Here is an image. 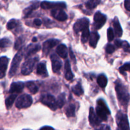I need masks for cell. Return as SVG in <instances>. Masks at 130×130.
<instances>
[{
	"label": "cell",
	"mask_w": 130,
	"mask_h": 130,
	"mask_svg": "<svg viewBox=\"0 0 130 130\" xmlns=\"http://www.w3.org/2000/svg\"><path fill=\"white\" fill-rule=\"evenodd\" d=\"M115 90L116 91L117 96L121 105L124 107H127L129 103L130 96L126 88L119 81H116Z\"/></svg>",
	"instance_id": "1"
},
{
	"label": "cell",
	"mask_w": 130,
	"mask_h": 130,
	"mask_svg": "<svg viewBox=\"0 0 130 130\" xmlns=\"http://www.w3.org/2000/svg\"><path fill=\"white\" fill-rule=\"evenodd\" d=\"M96 113L100 120L105 121L107 120V116L110 114V111L104 99H100L97 100Z\"/></svg>",
	"instance_id": "2"
},
{
	"label": "cell",
	"mask_w": 130,
	"mask_h": 130,
	"mask_svg": "<svg viewBox=\"0 0 130 130\" xmlns=\"http://www.w3.org/2000/svg\"><path fill=\"white\" fill-rule=\"evenodd\" d=\"M24 47H22L19 52H17L16 55L14 57L13 59L12 62L11 64V67H10V72H9V77H11L16 74L17 71L19 66L20 65V62L22 59L23 55L24 53Z\"/></svg>",
	"instance_id": "3"
},
{
	"label": "cell",
	"mask_w": 130,
	"mask_h": 130,
	"mask_svg": "<svg viewBox=\"0 0 130 130\" xmlns=\"http://www.w3.org/2000/svg\"><path fill=\"white\" fill-rule=\"evenodd\" d=\"M116 123L119 130H130L129 122L126 114L119 111L116 116Z\"/></svg>",
	"instance_id": "4"
},
{
	"label": "cell",
	"mask_w": 130,
	"mask_h": 130,
	"mask_svg": "<svg viewBox=\"0 0 130 130\" xmlns=\"http://www.w3.org/2000/svg\"><path fill=\"white\" fill-rule=\"evenodd\" d=\"M32 104V99L27 94H24L19 96L15 103V106L18 109L28 108Z\"/></svg>",
	"instance_id": "5"
},
{
	"label": "cell",
	"mask_w": 130,
	"mask_h": 130,
	"mask_svg": "<svg viewBox=\"0 0 130 130\" xmlns=\"http://www.w3.org/2000/svg\"><path fill=\"white\" fill-rule=\"evenodd\" d=\"M38 61V57H34L28 59L23 63L21 68V73L24 76L29 75L32 72L36 63Z\"/></svg>",
	"instance_id": "6"
},
{
	"label": "cell",
	"mask_w": 130,
	"mask_h": 130,
	"mask_svg": "<svg viewBox=\"0 0 130 130\" xmlns=\"http://www.w3.org/2000/svg\"><path fill=\"white\" fill-rule=\"evenodd\" d=\"M40 100L42 104L46 105L52 110H56L57 107H58L57 100H55V99L53 95H50V94L43 95L41 97Z\"/></svg>",
	"instance_id": "7"
},
{
	"label": "cell",
	"mask_w": 130,
	"mask_h": 130,
	"mask_svg": "<svg viewBox=\"0 0 130 130\" xmlns=\"http://www.w3.org/2000/svg\"><path fill=\"white\" fill-rule=\"evenodd\" d=\"M107 21V17L100 11H97L93 17L94 29L98 30L102 27Z\"/></svg>",
	"instance_id": "8"
},
{
	"label": "cell",
	"mask_w": 130,
	"mask_h": 130,
	"mask_svg": "<svg viewBox=\"0 0 130 130\" xmlns=\"http://www.w3.org/2000/svg\"><path fill=\"white\" fill-rule=\"evenodd\" d=\"M41 7L44 10L48 9H63L66 8V4L63 2H50L43 1L41 3Z\"/></svg>",
	"instance_id": "9"
},
{
	"label": "cell",
	"mask_w": 130,
	"mask_h": 130,
	"mask_svg": "<svg viewBox=\"0 0 130 130\" xmlns=\"http://www.w3.org/2000/svg\"><path fill=\"white\" fill-rule=\"evenodd\" d=\"M89 23H90L89 19H86V18H82L81 19H79L74 25V30L76 33H78L80 31H83L84 29L88 27Z\"/></svg>",
	"instance_id": "10"
},
{
	"label": "cell",
	"mask_w": 130,
	"mask_h": 130,
	"mask_svg": "<svg viewBox=\"0 0 130 130\" xmlns=\"http://www.w3.org/2000/svg\"><path fill=\"white\" fill-rule=\"evenodd\" d=\"M58 43H59V40H58V39H50L46 41L45 42L43 43V53L47 55L50 50L55 46L56 45H57Z\"/></svg>",
	"instance_id": "11"
},
{
	"label": "cell",
	"mask_w": 130,
	"mask_h": 130,
	"mask_svg": "<svg viewBox=\"0 0 130 130\" xmlns=\"http://www.w3.org/2000/svg\"><path fill=\"white\" fill-rule=\"evenodd\" d=\"M89 122L90 125L93 127L97 126L101 123V120L98 117L96 113H95L94 109L93 107L90 108V113H89Z\"/></svg>",
	"instance_id": "12"
},
{
	"label": "cell",
	"mask_w": 130,
	"mask_h": 130,
	"mask_svg": "<svg viewBox=\"0 0 130 130\" xmlns=\"http://www.w3.org/2000/svg\"><path fill=\"white\" fill-rule=\"evenodd\" d=\"M52 17L58 21H65L68 19L67 15L62 9H55L51 11Z\"/></svg>",
	"instance_id": "13"
},
{
	"label": "cell",
	"mask_w": 130,
	"mask_h": 130,
	"mask_svg": "<svg viewBox=\"0 0 130 130\" xmlns=\"http://www.w3.org/2000/svg\"><path fill=\"white\" fill-rule=\"evenodd\" d=\"M51 60H52V70L53 72H58L60 70L62 67V61L60 60L58 56L55 54H52L50 57Z\"/></svg>",
	"instance_id": "14"
},
{
	"label": "cell",
	"mask_w": 130,
	"mask_h": 130,
	"mask_svg": "<svg viewBox=\"0 0 130 130\" xmlns=\"http://www.w3.org/2000/svg\"><path fill=\"white\" fill-rule=\"evenodd\" d=\"M9 58L6 57H0V79L3 78L6 74V71L8 68Z\"/></svg>",
	"instance_id": "15"
},
{
	"label": "cell",
	"mask_w": 130,
	"mask_h": 130,
	"mask_svg": "<svg viewBox=\"0 0 130 130\" xmlns=\"http://www.w3.org/2000/svg\"><path fill=\"white\" fill-rule=\"evenodd\" d=\"M41 49V46L39 44H29L25 49L24 52V57L25 59L29 58L30 56L32 55L34 53L38 52Z\"/></svg>",
	"instance_id": "16"
},
{
	"label": "cell",
	"mask_w": 130,
	"mask_h": 130,
	"mask_svg": "<svg viewBox=\"0 0 130 130\" xmlns=\"http://www.w3.org/2000/svg\"><path fill=\"white\" fill-rule=\"evenodd\" d=\"M24 86H25V84L21 81L14 82L11 85L9 92L11 94H16L17 95V93H19L22 91L24 88Z\"/></svg>",
	"instance_id": "17"
},
{
	"label": "cell",
	"mask_w": 130,
	"mask_h": 130,
	"mask_svg": "<svg viewBox=\"0 0 130 130\" xmlns=\"http://www.w3.org/2000/svg\"><path fill=\"white\" fill-rule=\"evenodd\" d=\"M56 52H57L58 56H60V57L63 58H66L67 57V55H68L67 48L64 44H59L57 46V49H56Z\"/></svg>",
	"instance_id": "18"
},
{
	"label": "cell",
	"mask_w": 130,
	"mask_h": 130,
	"mask_svg": "<svg viewBox=\"0 0 130 130\" xmlns=\"http://www.w3.org/2000/svg\"><path fill=\"white\" fill-rule=\"evenodd\" d=\"M113 26H114L115 34H116L117 36L121 37L123 35V29H122L118 17L114 18V20H113Z\"/></svg>",
	"instance_id": "19"
},
{
	"label": "cell",
	"mask_w": 130,
	"mask_h": 130,
	"mask_svg": "<svg viewBox=\"0 0 130 130\" xmlns=\"http://www.w3.org/2000/svg\"><path fill=\"white\" fill-rule=\"evenodd\" d=\"M100 39V36L96 31H93L90 34V45L93 48H96L98 41Z\"/></svg>",
	"instance_id": "20"
},
{
	"label": "cell",
	"mask_w": 130,
	"mask_h": 130,
	"mask_svg": "<svg viewBox=\"0 0 130 130\" xmlns=\"http://www.w3.org/2000/svg\"><path fill=\"white\" fill-rule=\"evenodd\" d=\"M65 70H66V73H65V77L68 81H71L74 78V74L72 72L71 68V65H70L69 60H67L65 63Z\"/></svg>",
	"instance_id": "21"
},
{
	"label": "cell",
	"mask_w": 130,
	"mask_h": 130,
	"mask_svg": "<svg viewBox=\"0 0 130 130\" xmlns=\"http://www.w3.org/2000/svg\"><path fill=\"white\" fill-rule=\"evenodd\" d=\"M37 74L39 76H42L43 77H47L48 76V71H47L46 67V64L43 62L39 63L37 66V70H36Z\"/></svg>",
	"instance_id": "22"
},
{
	"label": "cell",
	"mask_w": 130,
	"mask_h": 130,
	"mask_svg": "<svg viewBox=\"0 0 130 130\" xmlns=\"http://www.w3.org/2000/svg\"><path fill=\"white\" fill-rule=\"evenodd\" d=\"M96 81H97V83L99 85V86H100L102 88H104L107 85V78L106 76L104 74H101L99 75L97 77Z\"/></svg>",
	"instance_id": "23"
},
{
	"label": "cell",
	"mask_w": 130,
	"mask_h": 130,
	"mask_svg": "<svg viewBox=\"0 0 130 130\" xmlns=\"http://www.w3.org/2000/svg\"><path fill=\"white\" fill-rule=\"evenodd\" d=\"M72 91L77 96H81V95H82L84 93V90L81 83H77V85L74 86L72 88Z\"/></svg>",
	"instance_id": "24"
},
{
	"label": "cell",
	"mask_w": 130,
	"mask_h": 130,
	"mask_svg": "<svg viewBox=\"0 0 130 130\" xmlns=\"http://www.w3.org/2000/svg\"><path fill=\"white\" fill-rule=\"evenodd\" d=\"M25 86L30 91V93L32 94H35L38 92V87L35 85L34 82L32 81H27L25 83Z\"/></svg>",
	"instance_id": "25"
},
{
	"label": "cell",
	"mask_w": 130,
	"mask_h": 130,
	"mask_svg": "<svg viewBox=\"0 0 130 130\" xmlns=\"http://www.w3.org/2000/svg\"><path fill=\"white\" fill-rule=\"evenodd\" d=\"M17 95L16 94H11L5 100V105H6V109H9L11 107L12 105L13 104L15 99H16Z\"/></svg>",
	"instance_id": "26"
},
{
	"label": "cell",
	"mask_w": 130,
	"mask_h": 130,
	"mask_svg": "<svg viewBox=\"0 0 130 130\" xmlns=\"http://www.w3.org/2000/svg\"><path fill=\"white\" fill-rule=\"evenodd\" d=\"M76 112V105L74 104H70L66 109V114L68 118L74 117Z\"/></svg>",
	"instance_id": "27"
},
{
	"label": "cell",
	"mask_w": 130,
	"mask_h": 130,
	"mask_svg": "<svg viewBox=\"0 0 130 130\" xmlns=\"http://www.w3.org/2000/svg\"><path fill=\"white\" fill-rule=\"evenodd\" d=\"M90 30H89V27L86 28L84 29L82 31V34H81V42L83 43H86L88 41V39L90 38Z\"/></svg>",
	"instance_id": "28"
},
{
	"label": "cell",
	"mask_w": 130,
	"mask_h": 130,
	"mask_svg": "<svg viewBox=\"0 0 130 130\" xmlns=\"http://www.w3.org/2000/svg\"><path fill=\"white\" fill-rule=\"evenodd\" d=\"M65 102H66V95L64 93H62L57 98V103L58 107L62 108L64 105Z\"/></svg>",
	"instance_id": "29"
},
{
	"label": "cell",
	"mask_w": 130,
	"mask_h": 130,
	"mask_svg": "<svg viewBox=\"0 0 130 130\" xmlns=\"http://www.w3.org/2000/svg\"><path fill=\"white\" fill-rule=\"evenodd\" d=\"M100 3V1L98 0H90V1H87L85 3V6L88 9H93L97 6V5Z\"/></svg>",
	"instance_id": "30"
},
{
	"label": "cell",
	"mask_w": 130,
	"mask_h": 130,
	"mask_svg": "<svg viewBox=\"0 0 130 130\" xmlns=\"http://www.w3.org/2000/svg\"><path fill=\"white\" fill-rule=\"evenodd\" d=\"M11 44V41L10 39L8 38H3V39H0V48H5L7 47L10 46Z\"/></svg>",
	"instance_id": "31"
},
{
	"label": "cell",
	"mask_w": 130,
	"mask_h": 130,
	"mask_svg": "<svg viewBox=\"0 0 130 130\" xmlns=\"http://www.w3.org/2000/svg\"><path fill=\"white\" fill-rule=\"evenodd\" d=\"M38 5H31L30 6H29L27 8H25L24 11V13L25 15V17H27L28 15H30L32 13V11L34 10V9H37L38 8Z\"/></svg>",
	"instance_id": "32"
},
{
	"label": "cell",
	"mask_w": 130,
	"mask_h": 130,
	"mask_svg": "<svg viewBox=\"0 0 130 130\" xmlns=\"http://www.w3.org/2000/svg\"><path fill=\"white\" fill-rule=\"evenodd\" d=\"M17 21L15 19H11L7 23V25H6V28H7L8 30H12L14 28H15L17 25Z\"/></svg>",
	"instance_id": "33"
},
{
	"label": "cell",
	"mask_w": 130,
	"mask_h": 130,
	"mask_svg": "<svg viewBox=\"0 0 130 130\" xmlns=\"http://www.w3.org/2000/svg\"><path fill=\"white\" fill-rule=\"evenodd\" d=\"M119 71L122 74H125L126 71L130 72V63H126L119 69Z\"/></svg>",
	"instance_id": "34"
},
{
	"label": "cell",
	"mask_w": 130,
	"mask_h": 130,
	"mask_svg": "<svg viewBox=\"0 0 130 130\" xmlns=\"http://www.w3.org/2000/svg\"><path fill=\"white\" fill-rule=\"evenodd\" d=\"M23 43H24V40H23L22 38L21 37L18 38L16 40L15 43V46H14V48L15 50H19L21 49L22 48V44Z\"/></svg>",
	"instance_id": "35"
},
{
	"label": "cell",
	"mask_w": 130,
	"mask_h": 130,
	"mask_svg": "<svg viewBox=\"0 0 130 130\" xmlns=\"http://www.w3.org/2000/svg\"><path fill=\"white\" fill-rule=\"evenodd\" d=\"M114 38V33L112 28H109L107 29V39L109 42L112 41Z\"/></svg>",
	"instance_id": "36"
},
{
	"label": "cell",
	"mask_w": 130,
	"mask_h": 130,
	"mask_svg": "<svg viewBox=\"0 0 130 130\" xmlns=\"http://www.w3.org/2000/svg\"><path fill=\"white\" fill-rule=\"evenodd\" d=\"M116 48L111 44H108L106 46V53L108 54H111L115 51Z\"/></svg>",
	"instance_id": "37"
},
{
	"label": "cell",
	"mask_w": 130,
	"mask_h": 130,
	"mask_svg": "<svg viewBox=\"0 0 130 130\" xmlns=\"http://www.w3.org/2000/svg\"><path fill=\"white\" fill-rule=\"evenodd\" d=\"M121 48H123L125 52H130V45L126 41H122Z\"/></svg>",
	"instance_id": "38"
},
{
	"label": "cell",
	"mask_w": 130,
	"mask_h": 130,
	"mask_svg": "<svg viewBox=\"0 0 130 130\" xmlns=\"http://www.w3.org/2000/svg\"><path fill=\"white\" fill-rule=\"evenodd\" d=\"M124 6L127 10L130 11V0H126L124 1Z\"/></svg>",
	"instance_id": "39"
},
{
	"label": "cell",
	"mask_w": 130,
	"mask_h": 130,
	"mask_svg": "<svg viewBox=\"0 0 130 130\" xmlns=\"http://www.w3.org/2000/svg\"><path fill=\"white\" fill-rule=\"evenodd\" d=\"M114 44H115L117 48H121V45H122V41L119 40V39H117L114 41Z\"/></svg>",
	"instance_id": "40"
},
{
	"label": "cell",
	"mask_w": 130,
	"mask_h": 130,
	"mask_svg": "<svg viewBox=\"0 0 130 130\" xmlns=\"http://www.w3.org/2000/svg\"><path fill=\"white\" fill-rule=\"evenodd\" d=\"M34 24H35L36 25H37V26H40L42 24V22L40 19H36L34 20Z\"/></svg>",
	"instance_id": "41"
},
{
	"label": "cell",
	"mask_w": 130,
	"mask_h": 130,
	"mask_svg": "<svg viewBox=\"0 0 130 130\" xmlns=\"http://www.w3.org/2000/svg\"><path fill=\"white\" fill-rule=\"evenodd\" d=\"M69 53H70V55H71V58L72 60H73L74 62H76V58H75L73 52H72V49H71V47H70V48H69Z\"/></svg>",
	"instance_id": "42"
},
{
	"label": "cell",
	"mask_w": 130,
	"mask_h": 130,
	"mask_svg": "<svg viewBox=\"0 0 130 130\" xmlns=\"http://www.w3.org/2000/svg\"><path fill=\"white\" fill-rule=\"evenodd\" d=\"M40 130H54L52 127L51 126H43V128H41Z\"/></svg>",
	"instance_id": "43"
},
{
	"label": "cell",
	"mask_w": 130,
	"mask_h": 130,
	"mask_svg": "<svg viewBox=\"0 0 130 130\" xmlns=\"http://www.w3.org/2000/svg\"><path fill=\"white\" fill-rule=\"evenodd\" d=\"M100 128H101L102 130H111L109 126H106V125H102Z\"/></svg>",
	"instance_id": "44"
},
{
	"label": "cell",
	"mask_w": 130,
	"mask_h": 130,
	"mask_svg": "<svg viewBox=\"0 0 130 130\" xmlns=\"http://www.w3.org/2000/svg\"><path fill=\"white\" fill-rule=\"evenodd\" d=\"M32 41H33V42H36V41H37V38H33V39H32Z\"/></svg>",
	"instance_id": "45"
},
{
	"label": "cell",
	"mask_w": 130,
	"mask_h": 130,
	"mask_svg": "<svg viewBox=\"0 0 130 130\" xmlns=\"http://www.w3.org/2000/svg\"><path fill=\"white\" fill-rule=\"evenodd\" d=\"M95 130H102V129H101V128H99V129H96Z\"/></svg>",
	"instance_id": "46"
}]
</instances>
